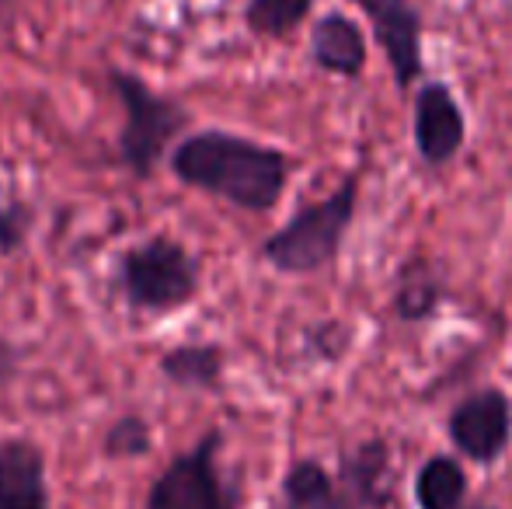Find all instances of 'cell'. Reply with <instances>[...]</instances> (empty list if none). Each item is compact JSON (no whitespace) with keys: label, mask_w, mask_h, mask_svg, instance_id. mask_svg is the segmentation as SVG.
Masks as SVG:
<instances>
[{"label":"cell","mask_w":512,"mask_h":509,"mask_svg":"<svg viewBox=\"0 0 512 509\" xmlns=\"http://www.w3.org/2000/svg\"><path fill=\"white\" fill-rule=\"evenodd\" d=\"M171 168L192 189L213 192L251 213L272 210L290 175V161L283 157V150L223 133V129L185 136L171 154Z\"/></svg>","instance_id":"cell-1"},{"label":"cell","mask_w":512,"mask_h":509,"mask_svg":"<svg viewBox=\"0 0 512 509\" xmlns=\"http://www.w3.org/2000/svg\"><path fill=\"white\" fill-rule=\"evenodd\" d=\"M356 192V178H349L328 199L304 206L290 224H283L265 241L262 255L279 272H317L331 265L338 248H342L352 217H356Z\"/></svg>","instance_id":"cell-2"},{"label":"cell","mask_w":512,"mask_h":509,"mask_svg":"<svg viewBox=\"0 0 512 509\" xmlns=\"http://www.w3.org/2000/svg\"><path fill=\"white\" fill-rule=\"evenodd\" d=\"M112 88L126 112V123L119 133V154L126 168H133L140 178H147L171 147L178 133L189 123V112L171 98L157 95L154 88L126 70H112Z\"/></svg>","instance_id":"cell-3"},{"label":"cell","mask_w":512,"mask_h":509,"mask_svg":"<svg viewBox=\"0 0 512 509\" xmlns=\"http://www.w3.org/2000/svg\"><path fill=\"white\" fill-rule=\"evenodd\" d=\"M119 286L136 311H175L199 290V262L171 238H150L126 252Z\"/></svg>","instance_id":"cell-4"},{"label":"cell","mask_w":512,"mask_h":509,"mask_svg":"<svg viewBox=\"0 0 512 509\" xmlns=\"http://www.w3.org/2000/svg\"><path fill=\"white\" fill-rule=\"evenodd\" d=\"M220 433H206L189 454L175 457L154 482L147 509H237L241 496L216 468Z\"/></svg>","instance_id":"cell-5"},{"label":"cell","mask_w":512,"mask_h":509,"mask_svg":"<svg viewBox=\"0 0 512 509\" xmlns=\"http://www.w3.org/2000/svg\"><path fill=\"white\" fill-rule=\"evenodd\" d=\"M450 440L464 457L478 464H495L512 436V405L499 387H481L467 394L450 412Z\"/></svg>","instance_id":"cell-6"},{"label":"cell","mask_w":512,"mask_h":509,"mask_svg":"<svg viewBox=\"0 0 512 509\" xmlns=\"http://www.w3.org/2000/svg\"><path fill=\"white\" fill-rule=\"evenodd\" d=\"M370 18L373 39L380 42L394 70L398 88H411L422 77V14L411 0H352Z\"/></svg>","instance_id":"cell-7"},{"label":"cell","mask_w":512,"mask_h":509,"mask_svg":"<svg viewBox=\"0 0 512 509\" xmlns=\"http://www.w3.org/2000/svg\"><path fill=\"white\" fill-rule=\"evenodd\" d=\"M464 112L446 84H425L415 98V147L425 164L443 168L464 147Z\"/></svg>","instance_id":"cell-8"},{"label":"cell","mask_w":512,"mask_h":509,"mask_svg":"<svg viewBox=\"0 0 512 509\" xmlns=\"http://www.w3.org/2000/svg\"><path fill=\"white\" fill-rule=\"evenodd\" d=\"M0 509H49L46 457L35 443H0Z\"/></svg>","instance_id":"cell-9"},{"label":"cell","mask_w":512,"mask_h":509,"mask_svg":"<svg viewBox=\"0 0 512 509\" xmlns=\"http://www.w3.org/2000/svg\"><path fill=\"white\" fill-rule=\"evenodd\" d=\"M387 471H391V450L384 440H366L356 450L342 454L338 461V478L342 489L356 506L380 509L391 499V485H387Z\"/></svg>","instance_id":"cell-10"},{"label":"cell","mask_w":512,"mask_h":509,"mask_svg":"<svg viewBox=\"0 0 512 509\" xmlns=\"http://www.w3.org/2000/svg\"><path fill=\"white\" fill-rule=\"evenodd\" d=\"M310 56L328 74L356 77L366 63V39L356 21H349L345 14H324L310 32Z\"/></svg>","instance_id":"cell-11"},{"label":"cell","mask_w":512,"mask_h":509,"mask_svg":"<svg viewBox=\"0 0 512 509\" xmlns=\"http://www.w3.org/2000/svg\"><path fill=\"white\" fill-rule=\"evenodd\" d=\"M161 374L189 391H213L223 377V353L213 342H185V346L164 353Z\"/></svg>","instance_id":"cell-12"},{"label":"cell","mask_w":512,"mask_h":509,"mask_svg":"<svg viewBox=\"0 0 512 509\" xmlns=\"http://www.w3.org/2000/svg\"><path fill=\"white\" fill-rule=\"evenodd\" d=\"M286 509H356L349 492L338 489L317 461H297L283 482Z\"/></svg>","instance_id":"cell-13"},{"label":"cell","mask_w":512,"mask_h":509,"mask_svg":"<svg viewBox=\"0 0 512 509\" xmlns=\"http://www.w3.org/2000/svg\"><path fill=\"white\" fill-rule=\"evenodd\" d=\"M467 496V475L453 457L436 454L418 468L415 503L418 509H460Z\"/></svg>","instance_id":"cell-14"},{"label":"cell","mask_w":512,"mask_h":509,"mask_svg":"<svg viewBox=\"0 0 512 509\" xmlns=\"http://www.w3.org/2000/svg\"><path fill=\"white\" fill-rule=\"evenodd\" d=\"M443 300V286L432 276L425 262H408L398 276V293H394V311L405 321H425L436 304Z\"/></svg>","instance_id":"cell-15"},{"label":"cell","mask_w":512,"mask_h":509,"mask_svg":"<svg viewBox=\"0 0 512 509\" xmlns=\"http://www.w3.org/2000/svg\"><path fill=\"white\" fill-rule=\"evenodd\" d=\"M314 0H248L244 7V25L255 35L283 39L310 14Z\"/></svg>","instance_id":"cell-16"},{"label":"cell","mask_w":512,"mask_h":509,"mask_svg":"<svg viewBox=\"0 0 512 509\" xmlns=\"http://www.w3.org/2000/svg\"><path fill=\"white\" fill-rule=\"evenodd\" d=\"M150 450V426L140 415H122L105 436L108 457H140Z\"/></svg>","instance_id":"cell-17"},{"label":"cell","mask_w":512,"mask_h":509,"mask_svg":"<svg viewBox=\"0 0 512 509\" xmlns=\"http://www.w3.org/2000/svg\"><path fill=\"white\" fill-rule=\"evenodd\" d=\"M28 224H32V210L25 203H11L0 210V255L18 252L28 234Z\"/></svg>","instance_id":"cell-18"},{"label":"cell","mask_w":512,"mask_h":509,"mask_svg":"<svg viewBox=\"0 0 512 509\" xmlns=\"http://www.w3.org/2000/svg\"><path fill=\"white\" fill-rule=\"evenodd\" d=\"M18 370V353H14L7 342H0V384H7Z\"/></svg>","instance_id":"cell-19"},{"label":"cell","mask_w":512,"mask_h":509,"mask_svg":"<svg viewBox=\"0 0 512 509\" xmlns=\"http://www.w3.org/2000/svg\"><path fill=\"white\" fill-rule=\"evenodd\" d=\"M460 509H495V506H481V503H474V506H460Z\"/></svg>","instance_id":"cell-20"},{"label":"cell","mask_w":512,"mask_h":509,"mask_svg":"<svg viewBox=\"0 0 512 509\" xmlns=\"http://www.w3.org/2000/svg\"><path fill=\"white\" fill-rule=\"evenodd\" d=\"M7 7H11V0H0V14H4V11H7Z\"/></svg>","instance_id":"cell-21"}]
</instances>
